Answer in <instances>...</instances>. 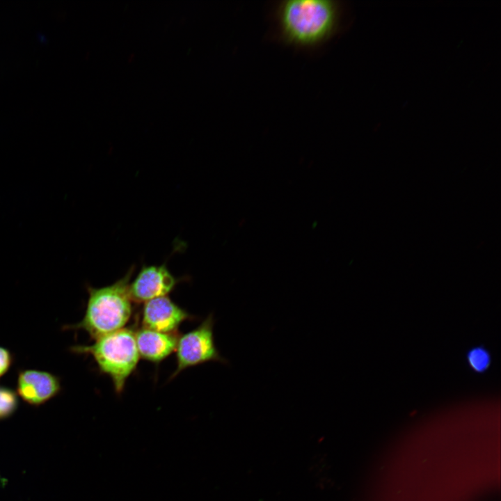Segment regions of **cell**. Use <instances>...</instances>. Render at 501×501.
<instances>
[{"instance_id": "cell-1", "label": "cell", "mask_w": 501, "mask_h": 501, "mask_svg": "<svg viewBox=\"0 0 501 501\" xmlns=\"http://www.w3.org/2000/svg\"><path fill=\"white\" fill-rule=\"evenodd\" d=\"M340 6L331 0H286L278 8L282 38L299 46H312L329 38L337 30Z\"/></svg>"}, {"instance_id": "cell-2", "label": "cell", "mask_w": 501, "mask_h": 501, "mask_svg": "<svg viewBox=\"0 0 501 501\" xmlns=\"http://www.w3.org/2000/svg\"><path fill=\"white\" fill-rule=\"evenodd\" d=\"M135 267L113 284L102 287L87 285L88 297L82 319L65 326L66 329L83 330L94 340L125 328L132 316L129 285Z\"/></svg>"}, {"instance_id": "cell-3", "label": "cell", "mask_w": 501, "mask_h": 501, "mask_svg": "<svg viewBox=\"0 0 501 501\" xmlns=\"http://www.w3.org/2000/svg\"><path fill=\"white\" fill-rule=\"evenodd\" d=\"M70 351L89 355L99 371L112 381L117 394H121L128 378L135 372L140 358L135 340V331L123 328L102 336L90 345H75Z\"/></svg>"}, {"instance_id": "cell-4", "label": "cell", "mask_w": 501, "mask_h": 501, "mask_svg": "<svg viewBox=\"0 0 501 501\" xmlns=\"http://www.w3.org/2000/svg\"><path fill=\"white\" fill-rule=\"evenodd\" d=\"M214 319L209 314L194 329L178 336L176 351V368L170 375L172 380L183 370L208 362L226 363L216 347L213 328Z\"/></svg>"}, {"instance_id": "cell-5", "label": "cell", "mask_w": 501, "mask_h": 501, "mask_svg": "<svg viewBox=\"0 0 501 501\" xmlns=\"http://www.w3.org/2000/svg\"><path fill=\"white\" fill-rule=\"evenodd\" d=\"M182 278L174 276L166 263L161 265H143L129 285V293L133 302L141 303L162 296L173 291Z\"/></svg>"}, {"instance_id": "cell-6", "label": "cell", "mask_w": 501, "mask_h": 501, "mask_svg": "<svg viewBox=\"0 0 501 501\" xmlns=\"http://www.w3.org/2000/svg\"><path fill=\"white\" fill-rule=\"evenodd\" d=\"M193 319L168 296L145 302L141 315L142 328L165 333H176L184 321Z\"/></svg>"}, {"instance_id": "cell-7", "label": "cell", "mask_w": 501, "mask_h": 501, "mask_svg": "<svg viewBox=\"0 0 501 501\" xmlns=\"http://www.w3.org/2000/svg\"><path fill=\"white\" fill-rule=\"evenodd\" d=\"M61 390V379L51 372L35 369H24L18 372L16 392L31 406L46 403Z\"/></svg>"}, {"instance_id": "cell-8", "label": "cell", "mask_w": 501, "mask_h": 501, "mask_svg": "<svg viewBox=\"0 0 501 501\" xmlns=\"http://www.w3.org/2000/svg\"><path fill=\"white\" fill-rule=\"evenodd\" d=\"M177 333H161L144 328L135 331V340L140 358L159 363L175 351Z\"/></svg>"}, {"instance_id": "cell-9", "label": "cell", "mask_w": 501, "mask_h": 501, "mask_svg": "<svg viewBox=\"0 0 501 501\" xmlns=\"http://www.w3.org/2000/svg\"><path fill=\"white\" fill-rule=\"evenodd\" d=\"M468 367L476 374H484L491 367L493 358L491 351L484 344L471 347L465 353Z\"/></svg>"}, {"instance_id": "cell-10", "label": "cell", "mask_w": 501, "mask_h": 501, "mask_svg": "<svg viewBox=\"0 0 501 501\" xmlns=\"http://www.w3.org/2000/svg\"><path fill=\"white\" fill-rule=\"evenodd\" d=\"M19 405L18 395L16 391L3 385H0V420L10 417Z\"/></svg>"}, {"instance_id": "cell-11", "label": "cell", "mask_w": 501, "mask_h": 501, "mask_svg": "<svg viewBox=\"0 0 501 501\" xmlns=\"http://www.w3.org/2000/svg\"><path fill=\"white\" fill-rule=\"evenodd\" d=\"M13 363V356L10 351L0 346V378L10 369Z\"/></svg>"}]
</instances>
